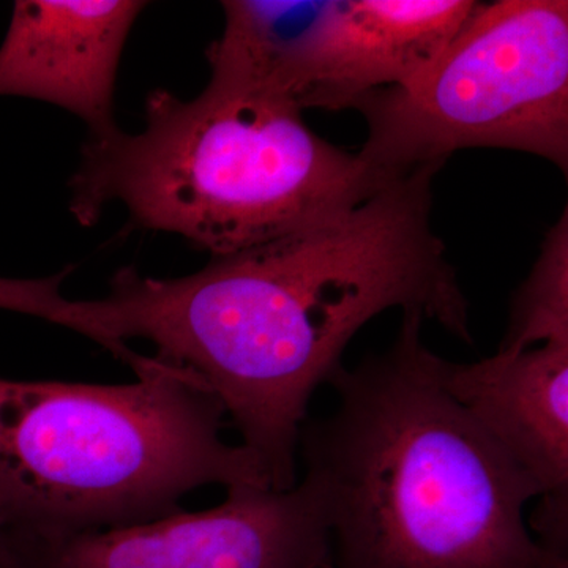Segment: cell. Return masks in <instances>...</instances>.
I'll list each match as a JSON object with an SVG mask.
<instances>
[{
    "label": "cell",
    "mask_w": 568,
    "mask_h": 568,
    "mask_svg": "<svg viewBox=\"0 0 568 568\" xmlns=\"http://www.w3.org/2000/svg\"><path fill=\"white\" fill-rule=\"evenodd\" d=\"M361 156L388 178L470 148L510 149L568 168V3H477L416 78L355 104Z\"/></svg>",
    "instance_id": "5b68a950"
},
{
    "label": "cell",
    "mask_w": 568,
    "mask_h": 568,
    "mask_svg": "<svg viewBox=\"0 0 568 568\" xmlns=\"http://www.w3.org/2000/svg\"><path fill=\"white\" fill-rule=\"evenodd\" d=\"M394 179L323 140L294 104L207 85L190 102L151 93L141 133L89 136L70 211L91 226L121 203L140 226L226 256L342 215Z\"/></svg>",
    "instance_id": "3957f363"
},
{
    "label": "cell",
    "mask_w": 568,
    "mask_h": 568,
    "mask_svg": "<svg viewBox=\"0 0 568 568\" xmlns=\"http://www.w3.org/2000/svg\"><path fill=\"white\" fill-rule=\"evenodd\" d=\"M332 0H227L224 31L207 50L209 88L294 104L306 43ZM295 106V104H294Z\"/></svg>",
    "instance_id": "30bf717a"
},
{
    "label": "cell",
    "mask_w": 568,
    "mask_h": 568,
    "mask_svg": "<svg viewBox=\"0 0 568 568\" xmlns=\"http://www.w3.org/2000/svg\"><path fill=\"white\" fill-rule=\"evenodd\" d=\"M424 316L386 353L343 366L334 413L298 448L334 568H568L525 525L540 491L439 377Z\"/></svg>",
    "instance_id": "7a4b0ae2"
},
{
    "label": "cell",
    "mask_w": 568,
    "mask_h": 568,
    "mask_svg": "<svg viewBox=\"0 0 568 568\" xmlns=\"http://www.w3.org/2000/svg\"><path fill=\"white\" fill-rule=\"evenodd\" d=\"M39 568H334L313 488H227L220 506L48 541Z\"/></svg>",
    "instance_id": "8992f818"
},
{
    "label": "cell",
    "mask_w": 568,
    "mask_h": 568,
    "mask_svg": "<svg viewBox=\"0 0 568 568\" xmlns=\"http://www.w3.org/2000/svg\"><path fill=\"white\" fill-rule=\"evenodd\" d=\"M439 377L538 487L530 528L548 551L568 549V342L519 353L497 351L476 364L439 357Z\"/></svg>",
    "instance_id": "52a82bcc"
},
{
    "label": "cell",
    "mask_w": 568,
    "mask_h": 568,
    "mask_svg": "<svg viewBox=\"0 0 568 568\" xmlns=\"http://www.w3.org/2000/svg\"><path fill=\"white\" fill-rule=\"evenodd\" d=\"M473 0H332L295 78L298 110H345L416 78L476 9Z\"/></svg>",
    "instance_id": "ba28073f"
},
{
    "label": "cell",
    "mask_w": 568,
    "mask_h": 568,
    "mask_svg": "<svg viewBox=\"0 0 568 568\" xmlns=\"http://www.w3.org/2000/svg\"><path fill=\"white\" fill-rule=\"evenodd\" d=\"M40 540L0 500V568H39Z\"/></svg>",
    "instance_id": "4fadbf2b"
},
{
    "label": "cell",
    "mask_w": 568,
    "mask_h": 568,
    "mask_svg": "<svg viewBox=\"0 0 568 568\" xmlns=\"http://www.w3.org/2000/svg\"><path fill=\"white\" fill-rule=\"evenodd\" d=\"M122 386L0 377V500L43 544L183 510L209 485L271 487L223 439L226 410L189 368L153 355Z\"/></svg>",
    "instance_id": "277c9868"
},
{
    "label": "cell",
    "mask_w": 568,
    "mask_h": 568,
    "mask_svg": "<svg viewBox=\"0 0 568 568\" xmlns=\"http://www.w3.org/2000/svg\"><path fill=\"white\" fill-rule=\"evenodd\" d=\"M148 3L20 0L0 47V95L73 112L89 136L119 129L114 89L126 37Z\"/></svg>",
    "instance_id": "9c48e42d"
},
{
    "label": "cell",
    "mask_w": 568,
    "mask_h": 568,
    "mask_svg": "<svg viewBox=\"0 0 568 568\" xmlns=\"http://www.w3.org/2000/svg\"><path fill=\"white\" fill-rule=\"evenodd\" d=\"M548 342H568L567 211L549 231L532 272L515 295L499 351L519 353Z\"/></svg>",
    "instance_id": "8fae6325"
},
{
    "label": "cell",
    "mask_w": 568,
    "mask_h": 568,
    "mask_svg": "<svg viewBox=\"0 0 568 568\" xmlns=\"http://www.w3.org/2000/svg\"><path fill=\"white\" fill-rule=\"evenodd\" d=\"M70 272L67 268L61 274L39 280L0 278V310L39 317L65 327L70 301L63 297L61 286Z\"/></svg>",
    "instance_id": "7c38bea8"
},
{
    "label": "cell",
    "mask_w": 568,
    "mask_h": 568,
    "mask_svg": "<svg viewBox=\"0 0 568 568\" xmlns=\"http://www.w3.org/2000/svg\"><path fill=\"white\" fill-rule=\"evenodd\" d=\"M443 166L414 168L342 215L213 256L192 275L132 272L119 286L123 338L149 339L156 355L207 384L272 488L297 485L312 396L373 317L418 313L473 343L469 305L429 222Z\"/></svg>",
    "instance_id": "6da1fadb"
}]
</instances>
